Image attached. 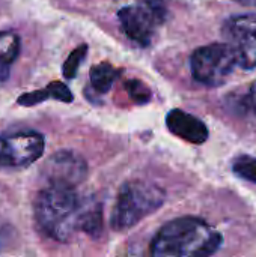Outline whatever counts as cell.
<instances>
[{
	"label": "cell",
	"mask_w": 256,
	"mask_h": 257,
	"mask_svg": "<svg viewBox=\"0 0 256 257\" xmlns=\"http://www.w3.org/2000/svg\"><path fill=\"white\" fill-rule=\"evenodd\" d=\"M5 233H3V230H0V248H2V245L5 244Z\"/></svg>",
	"instance_id": "18"
},
{
	"label": "cell",
	"mask_w": 256,
	"mask_h": 257,
	"mask_svg": "<svg viewBox=\"0 0 256 257\" xmlns=\"http://www.w3.org/2000/svg\"><path fill=\"white\" fill-rule=\"evenodd\" d=\"M243 6H249V8H256V0H234Z\"/></svg>",
	"instance_id": "17"
},
{
	"label": "cell",
	"mask_w": 256,
	"mask_h": 257,
	"mask_svg": "<svg viewBox=\"0 0 256 257\" xmlns=\"http://www.w3.org/2000/svg\"><path fill=\"white\" fill-rule=\"evenodd\" d=\"M125 89L130 93V96L134 99V102L137 104H145L151 98V90L140 80H128L125 84Z\"/></svg>",
	"instance_id": "15"
},
{
	"label": "cell",
	"mask_w": 256,
	"mask_h": 257,
	"mask_svg": "<svg viewBox=\"0 0 256 257\" xmlns=\"http://www.w3.org/2000/svg\"><path fill=\"white\" fill-rule=\"evenodd\" d=\"M222 35L231 47L237 66L256 68V14L231 15L222 24Z\"/></svg>",
	"instance_id": "6"
},
{
	"label": "cell",
	"mask_w": 256,
	"mask_h": 257,
	"mask_svg": "<svg viewBox=\"0 0 256 257\" xmlns=\"http://www.w3.org/2000/svg\"><path fill=\"white\" fill-rule=\"evenodd\" d=\"M86 54H88V44H81L75 50L71 51V54L68 56V59L65 60V63L62 66V72L66 80H72L77 75Z\"/></svg>",
	"instance_id": "13"
},
{
	"label": "cell",
	"mask_w": 256,
	"mask_h": 257,
	"mask_svg": "<svg viewBox=\"0 0 256 257\" xmlns=\"http://www.w3.org/2000/svg\"><path fill=\"white\" fill-rule=\"evenodd\" d=\"M247 102H249V107L256 113V80L252 83V86H250V89H249Z\"/></svg>",
	"instance_id": "16"
},
{
	"label": "cell",
	"mask_w": 256,
	"mask_h": 257,
	"mask_svg": "<svg viewBox=\"0 0 256 257\" xmlns=\"http://www.w3.org/2000/svg\"><path fill=\"white\" fill-rule=\"evenodd\" d=\"M21 51V38L12 30L0 32V84H3L9 75L11 68L18 59Z\"/></svg>",
	"instance_id": "10"
},
{
	"label": "cell",
	"mask_w": 256,
	"mask_h": 257,
	"mask_svg": "<svg viewBox=\"0 0 256 257\" xmlns=\"http://www.w3.org/2000/svg\"><path fill=\"white\" fill-rule=\"evenodd\" d=\"M222 235L196 217L166 223L149 245V257H211L222 245Z\"/></svg>",
	"instance_id": "2"
},
{
	"label": "cell",
	"mask_w": 256,
	"mask_h": 257,
	"mask_svg": "<svg viewBox=\"0 0 256 257\" xmlns=\"http://www.w3.org/2000/svg\"><path fill=\"white\" fill-rule=\"evenodd\" d=\"M166 125L174 136L193 145H202L208 139L207 125L199 117L180 108H174L167 113Z\"/></svg>",
	"instance_id": "9"
},
{
	"label": "cell",
	"mask_w": 256,
	"mask_h": 257,
	"mask_svg": "<svg viewBox=\"0 0 256 257\" xmlns=\"http://www.w3.org/2000/svg\"><path fill=\"white\" fill-rule=\"evenodd\" d=\"M35 218L39 229L57 242H69L78 232L97 236L103 230L101 206L68 187L45 185L35 200Z\"/></svg>",
	"instance_id": "1"
},
{
	"label": "cell",
	"mask_w": 256,
	"mask_h": 257,
	"mask_svg": "<svg viewBox=\"0 0 256 257\" xmlns=\"http://www.w3.org/2000/svg\"><path fill=\"white\" fill-rule=\"evenodd\" d=\"M164 191L146 181L125 182L116 196L110 214V227L115 232H127L145 217L155 212L164 203Z\"/></svg>",
	"instance_id": "3"
},
{
	"label": "cell",
	"mask_w": 256,
	"mask_h": 257,
	"mask_svg": "<svg viewBox=\"0 0 256 257\" xmlns=\"http://www.w3.org/2000/svg\"><path fill=\"white\" fill-rule=\"evenodd\" d=\"M122 71L119 68H115L109 62H101L98 65H94L89 72L91 84L97 93H107L113 83L121 77Z\"/></svg>",
	"instance_id": "12"
},
{
	"label": "cell",
	"mask_w": 256,
	"mask_h": 257,
	"mask_svg": "<svg viewBox=\"0 0 256 257\" xmlns=\"http://www.w3.org/2000/svg\"><path fill=\"white\" fill-rule=\"evenodd\" d=\"M42 175L47 185L77 188L88 175V164L72 151H59L48 158Z\"/></svg>",
	"instance_id": "8"
},
{
	"label": "cell",
	"mask_w": 256,
	"mask_h": 257,
	"mask_svg": "<svg viewBox=\"0 0 256 257\" xmlns=\"http://www.w3.org/2000/svg\"><path fill=\"white\" fill-rule=\"evenodd\" d=\"M169 15L166 0H137L136 5L118 11V20L124 35L140 47L151 45L158 29Z\"/></svg>",
	"instance_id": "4"
},
{
	"label": "cell",
	"mask_w": 256,
	"mask_h": 257,
	"mask_svg": "<svg viewBox=\"0 0 256 257\" xmlns=\"http://www.w3.org/2000/svg\"><path fill=\"white\" fill-rule=\"evenodd\" d=\"M232 170L238 178L256 184V157H252V155L237 157L234 160Z\"/></svg>",
	"instance_id": "14"
},
{
	"label": "cell",
	"mask_w": 256,
	"mask_h": 257,
	"mask_svg": "<svg viewBox=\"0 0 256 257\" xmlns=\"http://www.w3.org/2000/svg\"><path fill=\"white\" fill-rule=\"evenodd\" d=\"M45 149L44 136L26 130L0 136V167H26L38 161Z\"/></svg>",
	"instance_id": "7"
},
{
	"label": "cell",
	"mask_w": 256,
	"mask_h": 257,
	"mask_svg": "<svg viewBox=\"0 0 256 257\" xmlns=\"http://www.w3.org/2000/svg\"><path fill=\"white\" fill-rule=\"evenodd\" d=\"M57 99V101H63V102H71L72 101V93L68 89L66 84L60 83V81H53L50 83L47 87L41 89V90H35V92H29V93H23L18 98V104L21 105H35L38 102H42L45 99Z\"/></svg>",
	"instance_id": "11"
},
{
	"label": "cell",
	"mask_w": 256,
	"mask_h": 257,
	"mask_svg": "<svg viewBox=\"0 0 256 257\" xmlns=\"http://www.w3.org/2000/svg\"><path fill=\"white\" fill-rule=\"evenodd\" d=\"M235 66V56L226 42H214L199 47L190 56L192 77L208 87L222 86Z\"/></svg>",
	"instance_id": "5"
}]
</instances>
